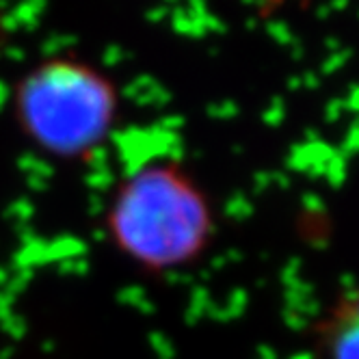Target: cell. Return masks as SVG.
<instances>
[{
    "instance_id": "6da1fadb",
    "label": "cell",
    "mask_w": 359,
    "mask_h": 359,
    "mask_svg": "<svg viewBox=\"0 0 359 359\" xmlns=\"http://www.w3.org/2000/svg\"><path fill=\"white\" fill-rule=\"evenodd\" d=\"M102 225L121 258L149 275L197 264L217 236L210 195L175 161H154L121 177Z\"/></svg>"
},
{
    "instance_id": "7a4b0ae2",
    "label": "cell",
    "mask_w": 359,
    "mask_h": 359,
    "mask_svg": "<svg viewBox=\"0 0 359 359\" xmlns=\"http://www.w3.org/2000/svg\"><path fill=\"white\" fill-rule=\"evenodd\" d=\"M11 115L37 151L79 163L109 141L119 117V91L91 63L53 57L20 76L11 93Z\"/></svg>"
},
{
    "instance_id": "3957f363",
    "label": "cell",
    "mask_w": 359,
    "mask_h": 359,
    "mask_svg": "<svg viewBox=\"0 0 359 359\" xmlns=\"http://www.w3.org/2000/svg\"><path fill=\"white\" fill-rule=\"evenodd\" d=\"M312 340L320 359H359V323L338 299L316 320Z\"/></svg>"
},
{
    "instance_id": "277c9868",
    "label": "cell",
    "mask_w": 359,
    "mask_h": 359,
    "mask_svg": "<svg viewBox=\"0 0 359 359\" xmlns=\"http://www.w3.org/2000/svg\"><path fill=\"white\" fill-rule=\"evenodd\" d=\"M338 301L346 307V312L359 323V286L348 290V292H344V294H340Z\"/></svg>"
},
{
    "instance_id": "5b68a950",
    "label": "cell",
    "mask_w": 359,
    "mask_h": 359,
    "mask_svg": "<svg viewBox=\"0 0 359 359\" xmlns=\"http://www.w3.org/2000/svg\"><path fill=\"white\" fill-rule=\"evenodd\" d=\"M273 3H277V0H273Z\"/></svg>"
}]
</instances>
